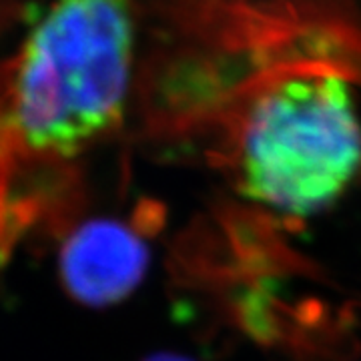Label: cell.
<instances>
[{
  "label": "cell",
  "instance_id": "6da1fadb",
  "mask_svg": "<svg viewBox=\"0 0 361 361\" xmlns=\"http://www.w3.org/2000/svg\"><path fill=\"white\" fill-rule=\"evenodd\" d=\"M137 0H54L0 65V273L85 217L89 163L127 127Z\"/></svg>",
  "mask_w": 361,
  "mask_h": 361
},
{
  "label": "cell",
  "instance_id": "7a4b0ae2",
  "mask_svg": "<svg viewBox=\"0 0 361 361\" xmlns=\"http://www.w3.org/2000/svg\"><path fill=\"white\" fill-rule=\"evenodd\" d=\"M133 111L153 142L205 141L257 82L325 63L361 85V0H155Z\"/></svg>",
  "mask_w": 361,
  "mask_h": 361
},
{
  "label": "cell",
  "instance_id": "3957f363",
  "mask_svg": "<svg viewBox=\"0 0 361 361\" xmlns=\"http://www.w3.org/2000/svg\"><path fill=\"white\" fill-rule=\"evenodd\" d=\"M360 80L336 65L281 71L235 99L205 141L249 201L291 219L334 207L361 177Z\"/></svg>",
  "mask_w": 361,
  "mask_h": 361
},
{
  "label": "cell",
  "instance_id": "277c9868",
  "mask_svg": "<svg viewBox=\"0 0 361 361\" xmlns=\"http://www.w3.org/2000/svg\"><path fill=\"white\" fill-rule=\"evenodd\" d=\"M61 281L78 303L113 305L141 283L149 245L141 215L78 221L59 241Z\"/></svg>",
  "mask_w": 361,
  "mask_h": 361
},
{
  "label": "cell",
  "instance_id": "5b68a950",
  "mask_svg": "<svg viewBox=\"0 0 361 361\" xmlns=\"http://www.w3.org/2000/svg\"><path fill=\"white\" fill-rule=\"evenodd\" d=\"M147 361H191V360L180 357V355H175V353H161V355H155V357H149Z\"/></svg>",
  "mask_w": 361,
  "mask_h": 361
}]
</instances>
